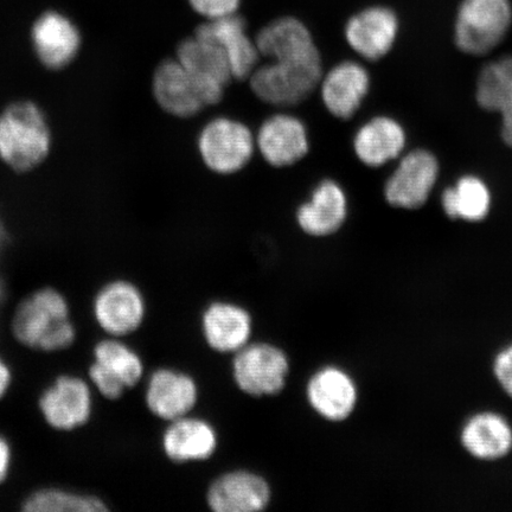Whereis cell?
<instances>
[{
	"mask_svg": "<svg viewBox=\"0 0 512 512\" xmlns=\"http://www.w3.org/2000/svg\"><path fill=\"white\" fill-rule=\"evenodd\" d=\"M51 132L46 114L19 101L0 114V159L16 171H30L48 157Z\"/></svg>",
	"mask_w": 512,
	"mask_h": 512,
	"instance_id": "6da1fadb",
	"label": "cell"
},
{
	"mask_svg": "<svg viewBox=\"0 0 512 512\" xmlns=\"http://www.w3.org/2000/svg\"><path fill=\"white\" fill-rule=\"evenodd\" d=\"M18 341L27 347L44 351H59L75 339V329L69 320L66 299L51 288L32 294L19 306L14 319Z\"/></svg>",
	"mask_w": 512,
	"mask_h": 512,
	"instance_id": "7a4b0ae2",
	"label": "cell"
},
{
	"mask_svg": "<svg viewBox=\"0 0 512 512\" xmlns=\"http://www.w3.org/2000/svg\"><path fill=\"white\" fill-rule=\"evenodd\" d=\"M323 78V63L270 61L256 67L249 85L256 98L267 105H299L315 91Z\"/></svg>",
	"mask_w": 512,
	"mask_h": 512,
	"instance_id": "3957f363",
	"label": "cell"
},
{
	"mask_svg": "<svg viewBox=\"0 0 512 512\" xmlns=\"http://www.w3.org/2000/svg\"><path fill=\"white\" fill-rule=\"evenodd\" d=\"M197 144L204 165L219 175H233L245 168L256 146L251 128L226 117L210 120Z\"/></svg>",
	"mask_w": 512,
	"mask_h": 512,
	"instance_id": "277c9868",
	"label": "cell"
},
{
	"mask_svg": "<svg viewBox=\"0 0 512 512\" xmlns=\"http://www.w3.org/2000/svg\"><path fill=\"white\" fill-rule=\"evenodd\" d=\"M509 0H464L456 22V43L464 53L483 55L501 43L510 28Z\"/></svg>",
	"mask_w": 512,
	"mask_h": 512,
	"instance_id": "5b68a950",
	"label": "cell"
},
{
	"mask_svg": "<svg viewBox=\"0 0 512 512\" xmlns=\"http://www.w3.org/2000/svg\"><path fill=\"white\" fill-rule=\"evenodd\" d=\"M176 59L196 83L206 105L219 104L234 80L228 57L219 44L209 38L192 36L179 44Z\"/></svg>",
	"mask_w": 512,
	"mask_h": 512,
	"instance_id": "8992f818",
	"label": "cell"
},
{
	"mask_svg": "<svg viewBox=\"0 0 512 512\" xmlns=\"http://www.w3.org/2000/svg\"><path fill=\"white\" fill-rule=\"evenodd\" d=\"M234 377L243 392L274 395L283 390L288 361L283 351L270 344H254L238 351L234 361Z\"/></svg>",
	"mask_w": 512,
	"mask_h": 512,
	"instance_id": "52a82bcc",
	"label": "cell"
},
{
	"mask_svg": "<svg viewBox=\"0 0 512 512\" xmlns=\"http://www.w3.org/2000/svg\"><path fill=\"white\" fill-rule=\"evenodd\" d=\"M437 159L427 151H413L401 160L398 169L384 187V196L390 206L418 209L427 202L437 182Z\"/></svg>",
	"mask_w": 512,
	"mask_h": 512,
	"instance_id": "ba28073f",
	"label": "cell"
},
{
	"mask_svg": "<svg viewBox=\"0 0 512 512\" xmlns=\"http://www.w3.org/2000/svg\"><path fill=\"white\" fill-rule=\"evenodd\" d=\"M262 158L273 168H287L302 160L310 150L309 132L294 115L278 113L266 119L255 137Z\"/></svg>",
	"mask_w": 512,
	"mask_h": 512,
	"instance_id": "9c48e42d",
	"label": "cell"
},
{
	"mask_svg": "<svg viewBox=\"0 0 512 512\" xmlns=\"http://www.w3.org/2000/svg\"><path fill=\"white\" fill-rule=\"evenodd\" d=\"M31 43L44 67L66 68L81 49V32L76 24L59 11H47L31 28Z\"/></svg>",
	"mask_w": 512,
	"mask_h": 512,
	"instance_id": "30bf717a",
	"label": "cell"
},
{
	"mask_svg": "<svg viewBox=\"0 0 512 512\" xmlns=\"http://www.w3.org/2000/svg\"><path fill=\"white\" fill-rule=\"evenodd\" d=\"M95 362L89 370L91 380L108 399H118L125 389L133 387L143 374L139 356L117 341H102L96 345Z\"/></svg>",
	"mask_w": 512,
	"mask_h": 512,
	"instance_id": "8fae6325",
	"label": "cell"
},
{
	"mask_svg": "<svg viewBox=\"0 0 512 512\" xmlns=\"http://www.w3.org/2000/svg\"><path fill=\"white\" fill-rule=\"evenodd\" d=\"M255 43L260 56L270 61L323 63L311 32L297 18H280L268 24Z\"/></svg>",
	"mask_w": 512,
	"mask_h": 512,
	"instance_id": "7c38bea8",
	"label": "cell"
},
{
	"mask_svg": "<svg viewBox=\"0 0 512 512\" xmlns=\"http://www.w3.org/2000/svg\"><path fill=\"white\" fill-rule=\"evenodd\" d=\"M348 216V198L334 179H323L296 214L298 226L315 238H326L342 228Z\"/></svg>",
	"mask_w": 512,
	"mask_h": 512,
	"instance_id": "4fadbf2b",
	"label": "cell"
},
{
	"mask_svg": "<svg viewBox=\"0 0 512 512\" xmlns=\"http://www.w3.org/2000/svg\"><path fill=\"white\" fill-rule=\"evenodd\" d=\"M319 86L326 110L335 118L347 120L360 110L369 92L370 76L360 63L344 61L323 75Z\"/></svg>",
	"mask_w": 512,
	"mask_h": 512,
	"instance_id": "5bb4252c",
	"label": "cell"
},
{
	"mask_svg": "<svg viewBox=\"0 0 512 512\" xmlns=\"http://www.w3.org/2000/svg\"><path fill=\"white\" fill-rule=\"evenodd\" d=\"M399 21L387 8H370L351 17L345 27V38L352 50L369 61L382 59L392 49L398 36Z\"/></svg>",
	"mask_w": 512,
	"mask_h": 512,
	"instance_id": "9a60e30c",
	"label": "cell"
},
{
	"mask_svg": "<svg viewBox=\"0 0 512 512\" xmlns=\"http://www.w3.org/2000/svg\"><path fill=\"white\" fill-rule=\"evenodd\" d=\"M152 91L166 113L189 119L207 107L194 80L177 59L165 60L153 74Z\"/></svg>",
	"mask_w": 512,
	"mask_h": 512,
	"instance_id": "2e32d148",
	"label": "cell"
},
{
	"mask_svg": "<svg viewBox=\"0 0 512 512\" xmlns=\"http://www.w3.org/2000/svg\"><path fill=\"white\" fill-rule=\"evenodd\" d=\"M40 407L50 426L62 431L74 430L91 415V392L78 377L62 376L44 392Z\"/></svg>",
	"mask_w": 512,
	"mask_h": 512,
	"instance_id": "e0dca14e",
	"label": "cell"
},
{
	"mask_svg": "<svg viewBox=\"0 0 512 512\" xmlns=\"http://www.w3.org/2000/svg\"><path fill=\"white\" fill-rule=\"evenodd\" d=\"M94 312L101 328L114 336L131 334L142 324L145 304L138 288L126 281L105 286L95 299Z\"/></svg>",
	"mask_w": 512,
	"mask_h": 512,
	"instance_id": "ac0fdd59",
	"label": "cell"
},
{
	"mask_svg": "<svg viewBox=\"0 0 512 512\" xmlns=\"http://www.w3.org/2000/svg\"><path fill=\"white\" fill-rule=\"evenodd\" d=\"M195 35L209 38L226 53L234 79L247 80L258 67L260 53L255 41L247 35L242 18L232 15L200 25Z\"/></svg>",
	"mask_w": 512,
	"mask_h": 512,
	"instance_id": "d6986e66",
	"label": "cell"
},
{
	"mask_svg": "<svg viewBox=\"0 0 512 512\" xmlns=\"http://www.w3.org/2000/svg\"><path fill=\"white\" fill-rule=\"evenodd\" d=\"M270 496L264 479L239 471L217 479L209 490L208 502L217 512H254L264 510Z\"/></svg>",
	"mask_w": 512,
	"mask_h": 512,
	"instance_id": "ffe728a7",
	"label": "cell"
},
{
	"mask_svg": "<svg viewBox=\"0 0 512 512\" xmlns=\"http://www.w3.org/2000/svg\"><path fill=\"white\" fill-rule=\"evenodd\" d=\"M307 398L315 411L331 421H342L354 411L357 390L351 377L334 367L313 375L307 386Z\"/></svg>",
	"mask_w": 512,
	"mask_h": 512,
	"instance_id": "44dd1931",
	"label": "cell"
},
{
	"mask_svg": "<svg viewBox=\"0 0 512 512\" xmlns=\"http://www.w3.org/2000/svg\"><path fill=\"white\" fill-rule=\"evenodd\" d=\"M150 411L165 420L184 418L197 401V387L188 375L158 370L151 377L146 393Z\"/></svg>",
	"mask_w": 512,
	"mask_h": 512,
	"instance_id": "7402d4cb",
	"label": "cell"
},
{
	"mask_svg": "<svg viewBox=\"0 0 512 512\" xmlns=\"http://www.w3.org/2000/svg\"><path fill=\"white\" fill-rule=\"evenodd\" d=\"M406 145V134L399 123L388 117H377L364 124L354 138L358 159L370 168H379L399 157Z\"/></svg>",
	"mask_w": 512,
	"mask_h": 512,
	"instance_id": "603a6c76",
	"label": "cell"
},
{
	"mask_svg": "<svg viewBox=\"0 0 512 512\" xmlns=\"http://www.w3.org/2000/svg\"><path fill=\"white\" fill-rule=\"evenodd\" d=\"M203 331L211 348L220 352L246 347L252 331L248 312L232 304L211 305L203 316Z\"/></svg>",
	"mask_w": 512,
	"mask_h": 512,
	"instance_id": "cb8c5ba5",
	"label": "cell"
},
{
	"mask_svg": "<svg viewBox=\"0 0 512 512\" xmlns=\"http://www.w3.org/2000/svg\"><path fill=\"white\" fill-rule=\"evenodd\" d=\"M463 445L473 457L496 460L512 448V430L501 415L480 413L467 422L462 433Z\"/></svg>",
	"mask_w": 512,
	"mask_h": 512,
	"instance_id": "d4e9b609",
	"label": "cell"
},
{
	"mask_svg": "<svg viewBox=\"0 0 512 512\" xmlns=\"http://www.w3.org/2000/svg\"><path fill=\"white\" fill-rule=\"evenodd\" d=\"M163 446L166 456L174 462L208 459L216 450L213 427L202 420L181 418L165 432Z\"/></svg>",
	"mask_w": 512,
	"mask_h": 512,
	"instance_id": "484cf974",
	"label": "cell"
},
{
	"mask_svg": "<svg viewBox=\"0 0 512 512\" xmlns=\"http://www.w3.org/2000/svg\"><path fill=\"white\" fill-rule=\"evenodd\" d=\"M477 101L484 110L502 114V136L512 147V57L483 69L477 83Z\"/></svg>",
	"mask_w": 512,
	"mask_h": 512,
	"instance_id": "4316f807",
	"label": "cell"
},
{
	"mask_svg": "<svg viewBox=\"0 0 512 512\" xmlns=\"http://www.w3.org/2000/svg\"><path fill=\"white\" fill-rule=\"evenodd\" d=\"M441 203L450 219L477 222L489 214L491 196L484 182L466 176L459 179L456 187L444 191Z\"/></svg>",
	"mask_w": 512,
	"mask_h": 512,
	"instance_id": "83f0119b",
	"label": "cell"
},
{
	"mask_svg": "<svg viewBox=\"0 0 512 512\" xmlns=\"http://www.w3.org/2000/svg\"><path fill=\"white\" fill-rule=\"evenodd\" d=\"M106 509L99 498L59 489L38 491L24 503V510L30 512H99Z\"/></svg>",
	"mask_w": 512,
	"mask_h": 512,
	"instance_id": "f1b7e54d",
	"label": "cell"
},
{
	"mask_svg": "<svg viewBox=\"0 0 512 512\" xmlns=\"http://www.w3.org/2000/svg\"><path fill=\"white\" fill-rule=\"evenodd\" d=\"M192 9L209 21L235 15L240 0H190Z\"/></svg>",
	"mask_w": 512,
	"mask_h": 512,
	"instance_id": "f546056e",
	"label": "cell"
},
{
	"mask_svg": "<svg viewBox=\"0 0 512 512\" xmlns=\"http://www.w3.org/2000/svg\"><path fill=\"white\" fill-rule=\"evenodd\" d=\"M495 375L505 392L512 398V345L497 356Z\"/></svg>",
	"mask_w": 512,
	"mask_h": 512,
	"instance_id": "4dcf8cb0",
	"label": "cell"
},
{
	"mask_svg": "<svg viewBox=\"0 0 512 512\" xmlns=\"http://www.w3.org/2000/svg\"><path fill=\"white\" fill-rule=\"evenodd\" d=\"M11 464V450L8 441L0 437V483L8 476Z\"/></svg>",
	"mask_w": 512,
	"mask_h": 512,
	"instance_id": "1f68e13d",
	"label": "cell"
},
{
	"mask_svg": "<svg viewBox=\"0 0 512 512\" xmlns=\"http://www.w3.org/2000/svg\"><path fill=\"white\" fill-rule=\"evenodd\" d=\"M11 382V374L8 366L4 363L2 358H0V399L3 398V395L8 390Z\"/></svg>",
	"mask_w": 512,
	"mask_h": 512,
	"instance_id": "d6a6232c",
	"label": "cell"
}]
</instances>
